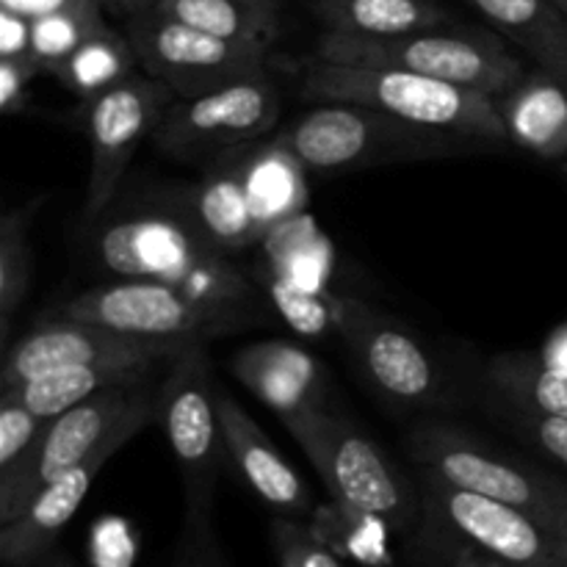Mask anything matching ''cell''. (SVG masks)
<instances>
[{"label":"cell","mask_w":567,"mask_h":567,"mask_svg":"<svg viewBox=\"0 0 567 567\" xmlns=\"http://www.w3.org/2000/svg\"><path fill=\"white\" fill-rule=\"evenodd\" d=\"M540 360L546 365H551V369L567 371V321L565 324H559L557 330L543 341Z\"/></svg>","instance_id":"obj_38"},{"label":"cell","mask_w":567,"mask_h":567,"mask_svg":"<svg viewBox=\"0 0 567 567\" xmlns=\"http://www.w3.org/2000/svg\"><path fill=\"white\" fill-rule=\"evenodd\" d=\"M559 540H563V546H565V551H567V526H565V529L563 532H559Z\"/></svg>","instance_id":"obj_42"},{"label":"cell","mask_w":567,"mask_h":567,"mask_svg":"<svg viewBox=\"0 0 567 567\" xmlns=\"http://www.w3.org/2000/svg\"><path fill=\"white\" fill-rule=\"evenodd\" d=\"M97 264L125 280H153L205 302L252 305V286L203 230L188 203L125 214L100 227Z\"/></svg>","instance_id":"obj_1"},{"label":"cell","mask_w":567,"mask_h":567,"mask_svg":"<svg viewBox=\"0 0 567 567\" xmlns=\"http://www.w3.org/2000/svg\"><path fill=\"white\" fill-rule=\"evenodd\" d=\"M233 155L264 236L302 216L308 205V169L277 142L275 133L269 142L249 150H233Z\"/></svg>","instance_id":"obj_20"},{"label":"cell","mask_w":567,"mask_h":567,"mask_svg":"<svg viewBox=\"0 0 567 567\" xmlns=\"http://www.w3.org/2000/svg\"><path fill=\"white\" fill-rule=\"evenodd\" d=\"M280 114V86L266 70L199 97L175 100L153 142L164 155L194 161L260 142L277 131Z\"/></svg>","instance_id":"obj_11"},{"label":"cell","mask_w":567,"mask_h":567,"mask_svg":"<svg viewBox=\"0 0 567 567\" xmlns=\"http://www.w3.org/2000/svg\"><path fill=\"white\" fill-rule=\"evenodd\" d=\"M471 6L567 86V17L551 0H471Z\"/></svg>","instance_id":"obj_22"},{"label":"cell","mask_w":567,"mask_h":567,"mask_svg":"<svg viewBox=\"0 0 567 567\" xmlns=\"http://www.w3.org/2000/svg\"><path fill=\"white\" fill-rule=\"evenodd\" d=\"M255 305L205 302L153 280H125L89 288L53 310V319L89 321L147 338L208 341L252 324Z\"/></svg>","instance_id":"obj_8"},{"label":"cell","mask_w":567,"mask_h":567,"mask_svg":"<svg viewBox=\"0 0 567 567\" xmlns=\"http://www.w3.org/2000/svg\"><path fill=\"white\" fill-rule=\"evenodd\" d=\"M39 567H75V565H72L66 557H61V554H48V557L39 563Z\"/></svg>","instance_id":"obj_40"},{"label":"cell","mask_w":567,"mask_h":567,"mask_svg":"<svg viewBox=\"0 0 567 567\" xmlns=\"http://www.w3.org/2000/svg\"><path fill=\"white\" fill-rule=\"evenodd\" d=\"M408 452L424 474L524 509L554 535L567 526V482L493 452L468 432L443 424L421 426L408 437Z\"/></svg>","instance_id":"obj_6"},{"label":"cell","mask_w":567,"mask_h":567,"mask_svg":"<svg viewBox=\"0 0 567 567\" xmlns=\"http://www.w3.org/2000/svg\"><path fill=\"white\" fill-rule=\"evenodd\" d=\"M518 413V424L524 426L526 435L543 449L551 460L567 468V419H551V415H535V413Z\"/></svg>","instance_id":"obj_34"},{"label":"cell","mask_w":567,"mask_h":567,"mask_svg":"<svg viewBox=\"0 0 567 567\" xmlns=\"http://www.w3.org/2000/svg\"><path fill=\"white\" fill-rule=\"evenodd\" d=\"M188 343L194 341L131 336V332L89 324V321L53 319L6 349L0 391L53 374V371L81 369V365H166Z\"/></svg>","instance_id":"obj_13"},{"label":"cell","mask_w":567,"mask_h":567,"mask_svg":"<svg viewBox=\"0 0 567 567\" xmlns=\"http://www.w3.org/2000/svg\"><path fill=\"white\" fill-rule=\"evenodd\" d=\"M42 205V199H33L25 208L9 210L0 221V341L9 349L11 321L17 308L28 291V277H31V238L28 225L33 214Z\"/></svg>","instance_id":"obj_28"},{"label":"cell","mask_w":567,"mask_h":567,"mask_svg":"<svg viewBox=\"0 0 567 567\" xmlns=\"http://www.w3.org/2000/svg\"><path fill=\"white\" fill-rule=\"evenodd\" d=\"M275 136L305 169L319 175L498 150V144L482 138L413 125L352 103H313V109L275 131Z\"/></svg>","instance_id":"obj_2"},{"label":"cell","mask_w":567,"mask_h":567,"mask_svg":"<svg viewBox=\"0 0 567 567\" xmlns=\"http://www.w3.org/2000/svg\"><path fill=\"white\" fill-rule=\"evenodd\" d=\"M100 3H103V0L75 6V9L53 11V14H44L39 17V20H33L31 53L39 72L55 75V72L64 66V61L70 59L94 31H100V28L105 25L103 14H100Z\"/></svg>","instance_id":"obj_29"},{"label":"cell","mask_w":567,"mask_h":567,"mask_svg":"<svg viewBox=\"0 0 567 567\" xmlns=\"http://www.w3.org/2000/svg\"><path fill=\"white\" fill-rule=\"evenodd\" d=\"M496 100L509 144L546 161H567V86L543 66Z\"/></svg>","instance_id":"obj_19"},{"label":"cell","mask_w":567,"mask_h":567,"mask_svg":"<svg viewBox=\"0 0 567 567\" xmlns=\"http://www.w3.org/2000/svg\"><path fill=\"white\" fill-rule=\"evenodd\" d=\"M158 421L186 487V507L214 513L221 454L219 388L205 341L188 343L166 363L158 382Z\"/></svg>","instance_id":"obj_9"},{"label":"cell","mask_w":567,"mask_h":567,"mask_svg":"<svg viewBox=\"0 0 567 567\" xmlns=\"http://www.w3.org/2000/svg\"><path fill=\"white\" fill-rule=\"evenodd\" d=\"M302 100L365 105L413 125L463 133L498 147L509 144L496 100L491 94L419 72L313 59L302 81Z\"/></svg>","instance_id":"obj_3"},{"label":"cell","mask_w":567,"mask_h":567,"mask_svg":"<svg viewBox=\"0 0 567 567\" xmlns=\"http://www.w3.org/2000/svg\"><path fill=\"white\" fill-rule=\"evenodd\" d=\"M332 330L343 338L352 358L388 399L408 408H424L441 399L435 360L413 332L377 313L354 297H332Z\"/></svg>","instance_id":"obj_14"},{"label":"cell","mask_w":567,"mask_h":567,"mask_svg":"<svg viewBox=\"0 0 567 567\" xmlns=\"http://www.w3.org/2000/svg\"><path fill=\"white\" fill-rule=\"evenodd\" d=\"M313 11L327 31L354 37H402L452 22L435 0H316Z\"/></svg>","instance_id":"obj_23"},{"label":"cell","mask_w":567,"mask_h":567,"mask_svg":"<svg viewBox=\"0 0 567 567\" xmlns=\"http://www.w3.org/2000/svg\"><path fill=\"white\" fill-rule=\"evenodd\" d=\"M186 203L203 230L225 252H238V249H247L266 238L252 214L247 186H244L233 150H225L219 164L205 172L203 183L194 188V194H188Z\"/></svg>","instance_id":"obj_21"},{"label":"cell","mask_w":567,"mask_h":567,"mask_svg":"<svg viewBox=\"0 0 567 567\" xmlns=\"http://www.w3.org/2000/svg\"><path fill=\"white\" fill-rule=\"evenodd\" d=\"M44 421L17 399L0 393V471L11 468L42 432Z\"/></svg>","instance_id":"obj_32"},{"label":"cell","mask_w":567,"mask_h":567,"mask_svg":"<svg viewBox=\"0 0 567 567\" xmlns=\"http://www.w3.org/2000/svg\"><path fill=\"white\" fill-rule=\"evenodd\" d=\"M103 3H109L114 11H122V14L136 17L142 14V11L153 9L155 0H103Z\"/></svg>","instance_id":"obj_39"},{"label":"cell","mask_w":567,"mask_h":567,"mask_svg":"<svg viewBox=\"0 0 567 567\" xmlns=\"http://www.w3.org/2000/svg\"><path fill=\"white\" fill-rule=\"evenodd\" d=\"M161 369H166V365H131V363L81 365V369H64V371H53V374L37 377V380H28L22 382V385L6 388V391L0 393L22 402L42 421H50L55 419V415L66 413L70 408H75V404L109 391V388L122 385V382L144 380V377H153L155 371Z\"/></svg>","instance_id":"obj_24"},{"label":"cell","mask_w":567,"mask_h":567,"mask_svg":"<svg viewBox=\"0 0 567 567\" xmlns=\"http://www.w3.org/2000/svg\"><path fill=\"white\" fill-rule=\"evenodd\" d=\"M86 3H94V0H0V9H11L28 20H39L44 14H53V11L75 9V6Z\"/></svg>","instance_id":"obj_36"},{"label":"cell","mask_w":567,"mask_h":567,"mask_svg":"<svg viewBox=\"0 0 567 567\" xmlns=\"http://www.w3.org/2000/svg\"><path fill=\"white\" fill-rule=\"evenodd\" d=\"M136 64L138 59L131 39L103 25L64 61V66L53 78L89 103L97 94L109 92L111 86L131 78Z\"/></svg>","instance_id":"obj_27"},{"label":"cell","mask_w":567,"mask_h":567,"mask_svg":"<svg viewBox=\"0 0 567 567\" xmlns=\"http://www.w3.org/2000/svg\"><path fill=\"white\" fill-rule=\"evenodd\" d=\"M42 75L33 59H0V109L6 116L22 114L31 100V81Z\"/></svg>","instance_id":"obj_33"},{"label":"cell","mask_w":567,"mask_h":567,"mask_svg":"<svg viewBox=\"0 0 567 567\" xmlns=\"http://www.w3.org/2000/svg\"><path fill=\"white\" fill-rule=\"evenodd\" d=\"M233 377L275 410L282 424L327 408L324 365L291 341H260L238 349Z\"/></svg>","instance_id":"obj_17"},{"label":"cell","mask_w":567,"mask_h":567,"mask_svg":"<svg viewBox=\"0 0 567 567\" xmlns=\"http://www.w3.org/2000/svg\"><path fill=\"white\" fill-rule=\"evenodd\" d=\"M446 559H449V567H507L504 563L487 557L485 551H480V548L468 546V543L463 540L449 543Z\"/></svg>","instance_id":"obj_37"},{"label":"cell","mask_w":567,"mask_h":567,"mask_svg":"<svg viewBox=\"0 0 567 567\" xmlns=\"http://www.w3.org/2000/svg\"><path fill=\"white\" fill-rule=\"evenodd\" d=\"M169 567H230L225 548L216 537L210 509L186 507Z\"/></svg>","instance_id":"obj_30"},{"label":"cell","mask_w":567,"mask_h":567,"mask_svg":"<svg viewBox=\"0 0 567 567\" xmlns=\"http://www.w3.org/2000/svg\"><path fill=\"white\" fill-rule=\"evenodd\" d=\"M153 421H158V408L144 410L136 419L127 421L125 426L114 432L97 452L89 454L83 463H78L75 468L64 471L61 476H55L50 485H44L37 493L31 504L17 515L11 524L0 526V559L6 567H31L42 563L48 557V551L53 548L55 537L61 535L66 524L72 520V515L81 509L83 498L92 491L94 480L103 471V465L109 460H114V454L122 446L133 441L138 432L147 430Z\"/></svg>","instance_id":"obj_16"},{"label":"cell","mask_w":567,"mask_h":567,"mask_svg":"<svg viewBox=\"0 0 567 567\" xmlns=\"http://www.w3.org/2000/svg\"><path fill=\"white\" fill-rule=\"evenodd\" d=\"M487 380L520 413L567 419V371L546 365L540 354H496L487 363Z\"/></svg>","instance_id":"obj_26"},{"label":"cell","mask_w":567,"mask_h":567,"mask_svg":"<svg viewBox=\"0 0 567 567\" xmlns=\"http://www.w3.org/2000/svg\"><path fill=\"white\" fill-rule=\"evenodd\" d=\"M271 543L280 567H343L313 532L288 518L271 524Z\"/></svg>","instance_id":"obj_31"},{"label":"cell","mask_w":567,"mask_h":567,"mask_svg":"<svg viewBox=\"0 0 567 567\" xmlns=\"http://www.w3.org/2000/svg\"><path fill=\"white\" fill-rule=\"evenodd\" d=\"M316 59L332 64L391 66L457 83L498 97L526 75V64L498 37L485 31H432L402 37H354L327 31L316 44Z\"/></svg>","instance_id":"obj_4"},{"label":"cell","mask_w":567,"mask_h":567,"mask_svg":"<svg viewBox=\"0 0 567 567\" xmlns=\"http://www.w3.org/2000/svg\"><path fill=\"white\" fill-rule=\"evenodd\" d=\"M158 382L155 377L122 382L44 421L33 446L11 468L0 471V526L11 524L55 476L97 452L120 426L158 408Z\"/></svg>","instance_id":"obj_5"},{"label":"cell","mask_w":567,"mask_h":567,"mask_svg":"<svg viewBox=\"0 0 567 567\" xmlns=\"http://www.w3.org/2000/svg\"><path fill=\"white\" fill-rule=\"evenodd\" d=\"M125 37L147 75L175 89L177 97H199L269 70L271 48L219 39L155 9L131 17Z\"/></svg>","instance_id":"obj_10"},{"label":"cell","mask_w":567,"mask_h":567,"mask_svg":"<svg viewBox=\"0 0 567 567\" xmlns=\"http://www.w3.org/2000/svg\"><path fill=\"white\" fill-rule=\"evenodd\" d=\"M219 419L221 437H225L227 457L238 468L241 480L249 491L269 504L271 509L286 515L305 513L310 507V493L305 487L302 476L293 471V465L277 452L275 443L266 437L252 421V415L236 402L227 391L219 388Z\"/></svg>","instance_id":"obj_18"},{"label":"cell","mask_w":567,"mask_h":567,"mask_svg":"<svg viewBox=\"0 0 567 567\" xmlns=\"http://www.w3.org/2000/svg\"><path fill=\"white\" fill-rule=\"evenodd\" d=\"M177 100L175 89L153 75L125 78L109 92L89 100L86 138H89V181L83 194V221H94L111 199L116 197L127 164L138 144L158 131L161 120Z\"/></svg>","instance_id":"obj_12"},{"label":"cell","mask_w":567,"mask_h":567,"mask_svg":"<svg viewBox=\"0 0 567 567\" xmlns=\"http://www.w3.org/2000/svg\"><path fill=\"white\" fill-rule=\"evenodd\" d=\"M286 430L349 515L393 526L410 518L413 504L408 485L385 452L352 421L321 408L286 424Z\"/></svg>","instance_id":"obj_7"},{"label":"cell","mask_w":567,"mask_h":567,"mask_svg":"<svg viewBox=\"0 0 567 567\" xmlns=\"http://www.w3.org/2000/svg\"><path fill=\"white\" fill-rule=\"evenodd\" d=\"M153 9L230 42L271 48L280 37V0H155Z\"/></svg>","instance_id":"obj_25"},{"label":"cell","mask_w":567,"mask_h":567,"mask_svg":"<svg viewBox=\"0 0 567 567\" xmlns=\"http://www.w3.org/2000/svg\"><path fill=\"white\" fill-rule=\"evenodd\" d=\"M565 177H567V161H565Z\"/></svg>","instance_id":"obj_43"},{"label":"cell","mask_w":567,"mask_h":567,"mask_svg":"<svg viewBox=\"0 0 567 567\" xmlns=\"http://www.w3.org/2000/svg\"><path fill=\"white\" fill-rule=\"evenodd\" d=\"M551 3H554V6H557V9H559V11H563V14L567 17V0H551Z\"/></svg>","instance_id":"obj_41"},{"label":"cell","mask_w":567,"mask_h":567,"mask_svg":"<svg viewBox=\"0 0 567 567\" xmlns=\"http://www.w3.org/2000/svg\"><path fill=\"white\" fill-rule=\"evenodd\" d=\"M432 518L452 535L507 567H567V551L551 529L496 498L463 491L424 474Z\"/></svg>","instance_id":"obj_15"},{"label":"cell","mask_w":567,"mask_h":567,"mask_svg":"<svg viewBox=\"0 0 567 567\" xmlns=\"http://www.w3.org/2000/svg\"><path fill=\"white\" fill-rule=\"evenodd\" d=\"M33 20L0 9V59H33Z\"/></svg>","instance_id":"obj_35"}]
</instances>
